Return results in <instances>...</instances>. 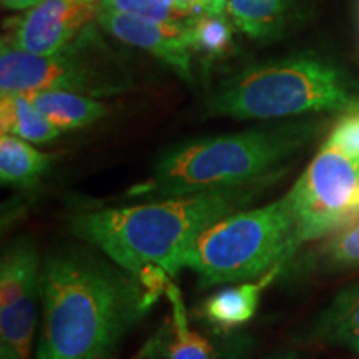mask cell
<instances>
[{"label": "cell", "instance_id": "3957f363", "mask_svg": "<svg viewBox=\"0 0 359 359\" xmlns=\"http://www.w3.org/2000/svg\"><path fill=\"white\" fill-rule=\"evenodd\" d=\"M314 132V123L296 122L182 143L165 151L130 195L177 198L276 178Z\"/></svg>", "mask_w": 359, "mask_h": 359}, {"label": "cell", "instance_id": "5b68a950", "mask_svg": "<svg viewBox=\"0 0 359 359\" xmlns=\"http://www.w3.org/2000/svg\"><path fill=\"white\" fill-rule=\"evenodd\" d=\"M358 105L341 72L314 57L246 69L224 83L210 102L213 114L238 120L354 111Z\"/></svg>", "mask_w": 359, "mask_h": 359}, {"label": "cell", "instance_id": "d6986e66", "mask_svg": "<svg viewBox=\"0 0 359 359\" xmlns=\"http://www.w3.org/2000/svg\"><path fill=\"white\" fill-rule=\"evenodd\" d=\"M193 50L206 57H219L231 50L233 27L226 13H203L191 19Z\"/></svg>", "mask_w": 359, "mask_h": 359}, {"label": "cell", "instance_id": "30bf717a", "mask_svg": "<svg viewBox=\"0 0 359 359\" xmlns=\"http://www.w3.org/2000/svg\"><path fill=\"white\" fill-rule=\"evenodd\" d=\"M191 20L155 22L127 13L100 11L97 24L120 42L154 53L185 80H191Z\"/></svg>", "mask_w": 359, "mask_h": 359}, {"label": "cell", "instance_id": "484cf974", "mask_svg": "<svg viewBox=\"0 0 359 359\" xmlns=\"http://www.w3.org/2000/svg\"><path fill=\"white\" fill-rule=\"evenodd\" d=\"M135 359H142V356L140 358H135Z\"/></svg>", "mask_w": 359, "mask_h": 359}, {"label": "cell", "instance_id": "6da1fadb", "mask_svg": "<svg viewBox=\"0 0 359 359\" xmlns=\"http://www.w3.org/2000/svg\"><path fill=\"white\" fill-rule=\"evenodd\" d=\"M40 298L43 327L35 359H107L151 308L137 276L82 248L45 257Z\"/></svg>", "mask_w": 359, "mask_h": 359}, {"label": "cell", "instance_id": "44dd1931", "mask_svg": "<svg viewBox=\"0 0 359 359\" xmlns=\"http://www.w3.org/2000/svg\"><path fill=\"white\" fill-rule=\"evenodd\" d=\"M327 145L338 148L349 158L359 161V114L344 116L327 138Z\"/></svg>", "mask_w": 359, "mask_h": 359}, {"label": "cell", "instance_id": "5bb4252c", "mask_svg": "<svg viewBox=\"0 0 359 359\" xmlns=\"http://www.w3.org/2000/svg\"><path fill=\"white\" fill-rule=\"evenodd\" d=\"M50 155L37 150L30 142L13 135L0 138V178L4 185H34L50 167Z\"/></svg>", "mask_w": 359, "mask_h": 359}, {"label": "cell", "instance_id": "7c38bea8", "mask_svg": "<svg viewBox=\"0 0 359 359\" xmlns=\"http://www.w3.org/2000/svg\"><path fill=\"white\" fill-rule=\"evenodd\" d=\"M276 273L278 269L263 276L259 281L243 283L240 286L217 291L205 302V318L212 325L222 327L224 331L245 325L257 313L262 291L266 288V285L271 281V278H275Z\"/></svg>", "mask_w": 359, "mask_h": 359}, {"label": "cell", "instance_id": "cb8c5ba5", "mask_svg": "<svg viewBox=\"0 0 359 359\" xmlns=\"http://www.w3.org/2000/svg\"><path fill=\"white\" fill-rule=\"evenodd\" d=\"M353 213H354V217H359V177H358L356 195H354V200H353Z\"/></svg>", "mask_w": 359, "mask_h": 359}, {"label": "cell", "instance_id": "8992f818", "mask_svg": "<svg viewBox=\"0 0 359 359\" xmlns=\"http://www.w3.org/2000/svg\"><path fill=\"white\" fill-rule=\"evenodd\" d=\"M127 85L125 74L103 47L95 24L50 55L19 50L6 42L0 47V95L64 90L95 98L122 93Z\"/></svg>", "mask_w": 359, "mask_h": 359}, {"label": "cell", "instance_id": "8fae6325", "mask_svg": "<svg viewBox=\"0 0 359 359\" xmlns=\"http://www.w3.org/2000/svg\"><path fill=\"white\" fill-rule=\"evenodd\" d=\"M60 132L87 127L107 114V107L95 98L64 90L25 93Z\"/></svg>", "mask_w": 359, "mask_h": 359}, {"label": "cell", "instance_id": "e0dca14e", "mask_svg": "<svg viewBox=\"0 0 359 359\" xmlns=\"http://www.w3.org/2000/svg\"><path fill=\"white\" fill-rule=\"evenodd\" d=\"M102 11L127 13L155 22H188L203 13H217V0L203 4L180 0H102Z\"/></svg>", "mask_w": 359, "mask_h": 359}, {"label": "cell", "instance_id": "52a82bcc", "mask_svg": "<svg viewBox=\"0 0 359 359\" xmlns=\"http://www.w3.org/2000/svg\"><path fill=\"white\" fill-rule=\"evenodd\" d=\"M359 161L326 145L288 191L298 243L318 240L351 222Z\"/></svg>", "mask_w": 359, "mask_h": 359}, {"label": "cell", "instance_id": "7a4b0ae2", "mask_svg": "<svg viewBox=\"0 0 359 359\" xmlns=\"http://www.w3.org/2000/svg\"><path fill=\"white\" fill-rule=\"evenodd\" d=\"M275 178L74 217L70 230L137 276L147 264L167 269L175 257L218 219L250 205Z\"/></svg>", "mask_w": 359, "mask_h": 359}, {"label": "cell", "instance_id": "9a60e30c", "mask_svg": "<svg viewBox=\"0 0 359 359\" xmlns=\"http://www.w3.org/2000/svg\"><path fill=\"white\" fill-rule=\"evenodd\" d=\"M316 334L359 354V283L336 296L318 321Z\"/></svg>", "mask_w": 359, "mask_h": 359}, {"label": "cell", "instance_id": "4fadbf2b", "mask_svg": "<svg viewBox=\"0 0 359 359\" xmlns=\"http://www.w3.org/2000/svg\"><path fill=\"white\" fill-rule=\"evenodd\" d=\"M0 127L2 135H13L30 143H47L60 135V130L30 102L25 93L2 95Z\"/></svg>", "mask_w": 359, "mask_h": 359}, {"label": "cell", "instance_id": "ba28073f", "mask_svg": "<svg viewBox=\"0 0 359 359\" xmlns=\"http://www.w3.org/2000/svg\"><path fill=\"white\" fill-rule=\"evenodd\" d=\"M40 257L19 238L0 263V359H30L40 296Z\"/></svg>", "mask_w": 359, "mask_h": 359}, {"label": "cell", "instance_id": "7402d4cb", "mask_svg": "<svg viewBox=\"0 0 359 359\" xmlns=\"http://www.w3.org/2000/svg\"><path fill=\"white\" fill-rule=\"evenodd\" d=\"M138 280H140L142 286L147 291V299L150 306H154V303L158 299L160 294L167 293L170 288L168 273L167 269L161 268L160 264H147L145 268L140 269V273L137 275Z\"/></svg>", "mask_w": 359, "mask_h": 359}, {"label": "cell", "instance_id": "9c48e42d", "mask_svg": "<svg viewBox=\"0 0 359 359\" xmlns=\"http://www.w3.org/2000/svg\"><path fill=\"white\" fill-rule=\"evenodd\" d=\"M102 0H45L11 27L2 42L37 55H50L97 22Z\"/></svg>", "mask_w": 359, "mask_h": 359}, {"label": "cell", "instance_id": "2e32d148", "mask_svg": "<svg viewBox=\"0 0 359 359\" xmlns=\"http://www.w3.org/2000/svg\"><path fill=\"white\" fill-rule=\"evenodd\" d=\"M288 0H224V13L251 39L275 35L283 24Z\"/></svg>", "mask_w": 359, "mask_h": 359}, {"label": "cell", "instance_id": "d4e9b609", "mask_svg": "<svg viewBox=\"0 0 359 359\" xmlns=\"http://www.w3.org/2000/svg\"><path fill=\"white\" fill-rule=\"evenodd\" d=\"M180 2H187V4H203V2H212V0H180Z\"/></svg>", "mask_w": 359, "mask_h": 359}, {"label": "cell", "instance_id": "603a6c76", "mask_svg": "<svg viewBox=\"0 0 359 359\" xmlns=\"http://www.w3.org/2000/svg\"><path fill=\"white\" fill-rule=\"evenodd\" d=\"M2 7L8 8V11H30V8L40 6L45 0H0Z\"/></svg>", "mask_w": 359, "mask_h": 359}, {"label": "cell", "instance_id": "ac0fdd59", "mask_svg": "<svg viewBox=\"0 0 359 359\" xmlns=\"http://www.w3.org/2000/svg\"><path fill=\"white\" fill-rule=\"evenodd\" d=\"M167 294L173 304L175 331L165 359H213V349L208 341L188 330L185 306L177 286L170 285Z\"/></svg>", "mask_w": 359, "mask_h": 359}, {"label": "cell", "instance_id": "277c9868", "mask_svg": "<svg viewBox=\"0 0 359 359\" xmlns=\"http://www.w3.org/2000/svg\"><path fill=\"white\" fill-rule=\"evenodd\" d=\"M296 222L288 196L218 219L168 264L175 276L188 268L203 286L266 276L298 250Z\"/></svg>", "mask_w": 359, "mask_h": 359}, {"label": "cell", "instance_id": "ffe728a7", "mask_svg": "<svg viewBox=\"0 0 359 359\" xmlns=\"http://www.w3.org/2000/svg\"><path fill=\"white\" fill-rule=\"evenodd\" d=\"M323 253L327 262L339 268L359 266V217L334 231Z\"/></svg>", "mask_w": 359, "mask_h": 359}]
</instances>
